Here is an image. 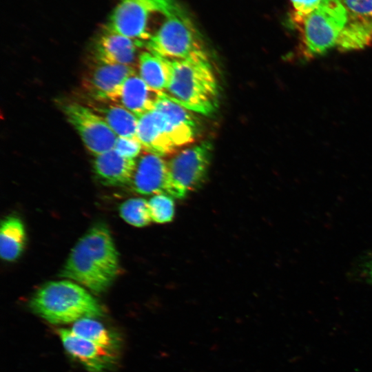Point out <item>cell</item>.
I'll return each instance as SVG.
<instances>
[{"instance_id":"cell-1","label":"cell","mask_w":372,"mask_h":372,"mask_svg":"<svg viewBox=\"0 0 372 372\" xmlns=\"http://www.w3.org/2000/svg\"><path fill=\"white\" fill-rule=\"evenodd\" d=\"M118 269V254L112 235L107 227L98 224L74 246L61 276L99 293L108 289Z\"/></svg>"},{"instance_id":"cell-2","label":"cell","mask_w":372,"mask_h":372,"mask_svg":"<svg viewBox=\"0 0 372 372\" xmlns=\"http://www.w3.org/2000/svg\"><path fill=\"white\" fill-rule=\"evenodd\" d=\"M170 65L165 95L189 111L206 116L214 113L218 106L219 90L208 55L170 60Z\"/></svg>"},{"instance_id":"cell-3","label":"cell","mask_w":372,"mask_h":372,"mask_svg":"<svg viewBox=\"0 0 372 372\" xmlns=\"http://www.w3.org/2000/svg\"><path fill=\"white\" fill-rule=\"evenodd\" d=\"M30 307L53 324L75 322L103 314L101 305L85 287L68 280L52 281L43 285L32 298Z\"/></svg>"},{"instance_id":"cell-4","label":"cell","mask_w":372,"mask_h":372,"mask_svg":"<svg viewBox=\"0 0 372 372\" xmlns=\"http://www.w3.org/2000/svg\"><path fill=\"white\" fill-rule=\"evenodd\" d=\"M348 18L342 0H321L314 11L295 25L300 32L303 59L320 56L336 46Z\"/></svg>"},{"instance_id":"cell-5","label":"cell","mask_w":372,"mask_h":372,"mask_svg":"<svg viewBox=\"0 0 372 372\" xmlns=\"http://www.w3.org/2000/svg\"><path fill=\"white\" fill-rule=\"evenodd\" d=\"M147 51L169 60L207 54L198 30L178 4L145 44Z\"/></svg>"},{"instance_id":"cell-6","label":"cell","mask_w":372,"mask_h":372,"mask_svg":"<svg viewBox=\"0 0 372 372\" xmlns=\"http://www.w3.org/2000/svg\"><path fill=\"white\" fill-rule=\"evenodd\" d=\"M178 4L176 0H119L104 29L145 44L152 36L149 21L156 14L165 18Z\"/></svg>"},{"instance_id":"cell-7","label":"cell","mask_w":372,"mask_h":372,"mask_svg":"<svg viewBox=\"0 0 372 372\" xmlns=\"http://www.w3.org/2000/svg\"><path fill=\"white\" fill-rule=\"evenodd\" d=\"M211 152V143L203 141L175 152L167 161L169 196L183 198L200 184L207 174Z\"/></svg>"},{"instance_id":"cell-8","label":"cell","mask_w":372,"mask_h":372,"mask_svg":"<svg viewBox=\"0 0 372 372\" xmlns=\"http://www.w3.org/2000/svg\"><path fill=\"white\" fill-rule=\"evenodd\" d=\"M63 107L68 122L92 154L95 156L114 149L118 136L94 110L75 103Z\"/></svg>"},{"instance_id":"cell-9","label":"cell","mask_w":372,"mask_h":372,"mask_svg":"<svg viewBox=\"0 0 372 372\" xmlns=\"http://www.w3.org/2000/svg\"><path fill=\"white\" fill-rule=\"evenodd\" d=\"M138 118L136 137L144 150L162 156L176 152L178 130L165 114L154 108Z\"/></svg>"},{"instance_id":"cell-10","label":"cell","mask_w":372,"mask_h":372,"mask_svg":"<svg viewBox=\"0 0 372 372\" xmlns=\"http://www.w3.org/2000/svg\"><path fill=\"white\" fill-rule=\"evenodd\" d=\"M130 183L134 189L141 194L165 193L169 195V176L167 161L162 156L143 151L136 158Z\"/></svg>"},{"instance_id":"cell-11","label":"cell","mask_w":372,"mask_h":372,"mask_svg":"<svg viewBox=\"0 0 372 372\" xmlns=\"http://www.w3.org/2000/svg\"><path fill=\"white\" fill-rule=\"evenodd\" d=\"M163 94L148 86L135 72L109 96L107 101L121 105L138 117L153 110Z\"/></svg>"},{"instance_id":"cell-12","label":"cell","mask_w":372,"mask_h":372,"mask_svg":"<svg viewBox=\"0 0 372 372\" xmlns=\"http://www.w3.org/2000/svg\"><path fill=\"white\" fill-rule=\"evenodd\" d=\"M57 333L65 350L90 372H105L115 362L116 354L74 334L59 329Z\"/></svg>"},{"instance_id":"cell-13","label":"cell","mask_w":372,"mask_h":372,"mask_svg":"<svg viewBox=\"0 0 372 372\" xmlns=\"http://www.w3.org/2000/svg\"><path fill=\"white\" fill-rule=\"evenodd\" d=\"M143 43L105 29L95 44V54L99 62L127 65L134 61L136 48Z\"/></svg>"},{"instance_id":"cell-14","label":"cell","mask_w":372,"mask_h":372,"mask_svg":"<svg viewBox=\"0 0 372 372\" xmlns=\"http://www.w3.org/2000/svg\"><path fill=\"white\" fill-rule=\"evenodd\" d=\"M94 157V172L101 182L114 186L131 182L136 159L125 158L114 149Z\"/></svg>"},{"instance_id":"cell-15","label":"cell","mask_w":372,"mask_h":372,"mask_svg":"<svg viewBox=\"0 0 372 372\" xmlns=\"http://www.w3.org/2000/svg\"><path fill=\"white\" fill-rule=\"evenodd\" d=\"M99 63L90 75L88 88L94 98L104 101L136 71L131 65Z\"/></svg>"},{"instance_id":"cell-16","label":"cell","mask_w":372,"mask_h":372,"mask_svg":"<svg viewBox=\"0 0 372 372\" xmlns=\"http://www.w3.org/2000/svg\"><path fill=\"white\" fill-rule=\"evenodd\" d=\"M372 44V18L350 14L336 46L341 52L358 50Z\"/></svg>"},{"instance_id":"cell-17","label":"cell","mask_w":372,"mask_h":372,"mask_svg":"<svg viewBox=\"0 0 372 372\" xmlns=\"http://www.w3.org/2000/svg\"><path fill=\"white\" fill-rule=\"evenodd\" d=\"M139 76L151 88L164 92L169 84L170 60L149 51L143 52L138 57Z\"/></svg>"},{"instance_id":"cell-18","label":"cell","mask_w":372,"mask_h":372,"mask_svg":"<svg viewBox=\"0 0 372 372\" xmlns=\"http://www.w3.org/2000/svg\"><path fill=\"white\" fill-rule=\"evenodd\" d=\"M92 108L108 124L117 136L136 137L138 118L136 115L118 104H99Z\"/></svg>"},{"instance_id":"cell-19","label":"cell","mask_w":372,"mask_h":372,"mask_svg":"<svg viewBox=\"0 0 372 372\" xmlns=\"http://www.w3.org/2000/svg\"><path fill=\"white\" fill-rule=\"evenodd\" d=\"M25 231L20 218L8 216L0 228V255L3 260L13 261L21 254L25 243Z\"/></svg>"},{"instance_id":"cell-20","label":"cell","mask_w":372,"mask_h":372,"mask_svg":"<svg viewBox=\"0 0 372 372\" xmlns=\"http://www.w3.org/2000/svg\"><path fill=\"white\" fill-rule=\"evenodd\" d=\"M70 330L76 335L113 353H117L120 347L118 337L94 318L79 320L74 322Z\"/></svg>"},{"instance_id":"cell-21","label":"cell","mask_w":372,"mask_h":372,"mask_svg":"<svg viewBox=\"0 0 372 372\" xmlns=\"http://www.w3.org/2000/svg\"><path fill=\"white\" fill-rule=\"evenodd\" d=\"M119 214L126 223L136 227H145L152 221L148 201L142 198L124 201L119 207Z\"/></svg>"},{"instance_id":"cell-22","label":"cell","mask_w":372,"mask_h":372,"mask_svg":"<svg viewBox=\"0 0 372 372\" xmlns=\"http://www.w3.org/2000/svg\"><path fill=\"white\" fill-rule=\"evenodd\" d=\"M152 221L156 223L170 222L174 215V203L171 196L165 194L153 195L148 200Z\"/></svg>"},{"instance_id":"cell-23","label":"cell","mask_w":372,"mask_h":372,"mask_svg":"<svg viewBox=\"0 0 372 372\" xmlns=\"http://www.w3.org/2000/svg\"><path fill=\"white\" fill-rule=\"evenodd\" d=\"M114 149L121 156L130 159H136L143 149L137 137L127 138L118 136Z\"/></svg>"},{"instance_id":"cell-24","label":"cell","mask_w":372,"mask_h":372,"mask_svg":"<svg viewBox=\"0 0 372 372\" xmlns=\"http://www.w3.org/2000/svg\"><path fill=\"white\" fill-rule=\"evenodd\" d=\"M321 0H291L293 8L292 21L294 25L300 23L304 18L314 11Z\"/></svg>"},{"instance_id":"cell-25","label":"cell","mask_w":372,"mask_h":372,"mask_svg":"<svg viewBox=\"0 0 372 372\" xmlns=\"http://www.w3.org/2000/svg\"><path fill=\"white\" fill-rule=\"evenodd\" d=\"M350 14L372 18V0H342Z\"/></svg>"},{"instance_id":"cell-26","label":"cell","mask_w":372,"mask_h":372,"mask_svg":"<svg viewBox=\"0 0 372 372\" xmlns=\"http://www.w3.org/2000/svg\"><path fill=\"white\" fill-rule=\"evenodd\" d=\"M364 272L368 280L372 282V256L366 262Z\"/></svg>"}]
</instances>
